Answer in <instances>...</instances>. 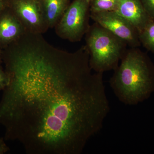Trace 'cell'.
Instances as JSON below:
<instances>
[{
	"label": "cell",
	"mask_w": 154,
	"mask_h": 154,
	"mask_svg": "<svg viewBox=\"0 0 154 154\" xmlns=\"http://www.w3.org/2000/svg\"><path fill=\"white\" fill-rule=\"evenodd\" d=\"M41 34L26 31L3 56L0 125L26 153L80 154L110 111L103 73H92L86 45L69 52Z\"/></svg>",
	"instance_id": "1"
},
{
	"label": "cell",
	"mask_w": 154,
	"mask_h": 154,
	"mask_svg": "<svg viewBox=\"0 0 154 154\" xmlns=\"http://www.w3.org/2000/svg\"><path fill=\"white\" fill-rule=\"evenodd\" d=\"M120 65L109 81L114 95L122 103L135 105L154 92V65L137 48L127 49Z\"/></svg>",
	"instance_id": "2"
},
{
	"label": "cell",
	"mask_w": 154,
	"mask_h": 154,
	"mask_svg": "<svg viewBox=\"0 0 154 154\" xmlns=\"http://www.w3.org/2000/svg\"><path fill=\"white\" fill-rule=\"evenodd\" d=\"M86 34L92 70L102 73L114 70L126 51V42L96 22Z\"/></svg>",
	"instance_id": "3"
},
{
	"label": "cell",
	"mask_w": 154,
	"mask_h": 154,
	"mask_svg": "<svg viewBox=\"0 0 154 154\" xmlns=\"http://www.w3.org/2000/svg\"><path fill=\"white\" fill-rule=\"evenodd\" d=\"M90 5L88 0H75L69 5L54 27L58 36L72 42L80 41L90 26Z\"/></svg>",
	"instance_id": "4"
},
{
	"label": "cell",
	"mask_w": 154,
	"mask_h": 154,
	"mask_svg": "<svg viewBox=\"0 0 154 154\" xmlns=\"http://www.w3.org/2000/svg\"><path fill=\"white\" fill-rule=\"evenodd\" d=\"M90 17L125 42L131 48H137L141 45L139 33L137 28L116 11L90 12Z\"/></svg>",
	"instance_id": "5"
},
{
	"label": "cell",
	"mask_w": 154,
	"mask_h": 154,
	"mask_svg": "<svg viewBox=\"0 0 154 154\" xmlns=\"http://www.w3.org/2000/svg\"><path fill=\"white\" fill-rule=\"evenodd\" d=\"M12 11L27 31L42 34L49 28L45 17L41 0H14Z\"/></svg>",
	"instance_id": "6"
},
{
	"label": "cell",
	"mask_w": 154,
	"mask_h": 154,
	"mask_svg": "<svg viewBox=\"0 0 154 154\" xmlns=\"http://www.w3.org/2000/svg\"><path fill=\"white\" fill-rule=\"evenodd\" d=\"M115 11L131 23L139 33L152 20L140 0H120Z\"/></svg>",
	"instance_id": "7"
},
{
	"label": "cell",
	"mask_w": 154,
	"mask_h": 154,
	"mask_svg": "<svg viewBox=\"0 0 154 154\" xmlns=\"http://www.w3.org/2000/svg\"><path fill=\"white\" fill-rule=\"evenodd\" d=\"M0 14V43L11 44L22 36L26 30L14 12Z\"/></svg>",
	"instance_id": "8"
},
{
	"label": "cell",
	"mask_w": 154,
	"mask_h": 154,
	"mask_svg": "<svg viewBox=\"0 0 154 154\" xmlns=\"http://www.w3.org/2000/svg\"><path fill=\"white\" fill-rule=\"evenodd\" d=\"M41 2L48 28H54L69 7L67 0H41Z\"/></svg>",
	"instance_id": "9"
},
{
	"label": "cell",
	"mask_w": 154,
	"mask_h": 154,
	"mask_svg": "<svg viewBox=\"0 0 154 154\" xmlns=\"http://www.w3.org/2000/svg\"><path fill=\"white\" fill-rule=\"evenodd\" d=\"M139 38L141 44L154 54V19L139 33Z\"/></svg>",
	"instance_id": "10"
},
{
	"label": "cell",
	"mask_w": 154,
	"mask_h": 154,
	"mask_svg": "<svg viewBox=\"0 0 154 154\" xmlns=\"http://www.w3.org/2000/svg\"><path fill=\"white\" fill-rule=\"evenodd\" d=\"M120 0H91L90 12L115 11Z\"/></svg>",
	"instance_id": "11"
},
{
	"label": "cell",
	"mask_w": 154,
	"mask_h": 154,
	"mask_svg": "<svg viewBox=\"0 0 154 154\" xmlns=\"http://www.w3.org/2000/svg\"><path fill=\"white\" fill-rule=\"evenodd\" d=\"M144 8L152 20L154 19V0H140Z\"/></svg>",
	"instance_id": "12"
},
{
	"label": "cell",
	"mask_w": 154,
	"mask_h": 154,
	"mask_svg": "<svg viewBox=\"0 0 154 154\" xmlns=\"http://www.w3.org/2000/svg\"><path fill=\"white\" fill-rule=\"evenodd\" d=\"M9 78L5 71H4L0 66V91L4 90L8 85Z\"/></svg>",
	"instance_id": "13"
},
{
	"label": "cell",
	"mask_w": 154,
	"mask_h": 154,
	"mask_svg": "<svg viewBox=\"0 0 154 154\" xmlns=\"http://www.w3.org/2000/svg\"><path fill=\"white\" fill-rule=\"evenodd\" d=\"M9 148L5 142L4 139L0 138V154H4L9 150Z\"/></svg>",
	"instance_id": "14"
},
{
	"label": "cell",
	"mask_w": 154,
	"mask_h": 154,
	"mask_svg": "<svg viewBox=\"0 0 154 154\" xmlns=\"http://www.w3.org/2000/svg\"><path fill=\"white\" fill-rule=\"evenodd\" d=\"M5 0H0V14L5 11Z\"/></svg>",
	"instance_id": "15"
},
{
	"label": "cell",
	"mask_w": 154,
	"mask_h": 154,
	"mask_svg": "<svg viewBox=\"0 0 154 154\" xmlns=\"http://www.w3.org/2000/svg\"><path fill=\"white\" fill-rule=\"evenodd\" d=\"M2 60V53H1V50H0V63Z\"/></svg>",
	"instance_id": "16"
},
{
	"label": "cell",
	"mask_w": 154,
	"mask_h": 154,
	"mask_svg": "<svg viewBox=\"0 0 154 154\" xmlns=\"http://www.w3.org/2000/svg\"><path fill=\"white\" fill-rule=\"evenodd\" d=\"M88 1H90V2H91V0H88Z\"/></svg>",
	"instance_id": "17"
}]
</instances>
